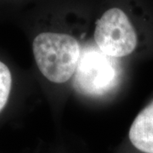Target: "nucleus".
Segmentation results:
<instances>
[{
    "label": "nucleus",
    "instance_id": "f257e3e1",
    "mask_svg": "<svg viewBox=\"0 0 153 153\" xmlns=\"http://www.w3.org/2000/svg\"><path fill=\"white\" fill-rule=\"evenodd\" d=\"M33 50L39 71L56 83L66 82L74 75L81 55L77 41L64 33L38 34L33 40Z\"/></svg>",
    "mask_w": 153,
    "mask_h": 153
},
{
    "label": "nucleus",
    "instance_id": "f03ea898",
    "mask_svg": "<svg viewBox=\"0 0 153 153\" xmlns=\"http://www.w3.org/2000/svg\"><path fill=\"white\" fill-rule=\"evenodd\" d=\"M114 58L99 48L86 47L81 52L73 84L79 93L101 96L113 89L119 79V68Z\"/></svg>",
    "mask_w": 153,
    "mask_h": 153
},
{
    "label": "nucleus",
    "instance_id": "7ed1b4c3",
    "mask_svg": "<svg viewBox=\"0 0 153 153\" xmlns=\"http://www.w3.org/2000/svg\"><path fill=\"white\" fill-rule=\"evenodd\" d=\"M94 40L105 55L119 58L135 49L137 34L125 13L118 8H111L96 22Z\"/></svg>",
    "mask_w": 153,
    "mask_h": 153
},
{
    "label": "nucleus",
    "instance_id": "20e7f679",
    "mask_svg": "<svg viewBox=\"0 0 153 153\" xmlns=\"http://www.w3.org/2000/svg\"><path fill=\"white\" fill-rule=\"evenodd\" d=\"M129 140L138 150L153 153V101L139 113L132 123Z\"/></svg>",
    "mask_w": 153,
    "mask_h": 153
},
{
    "label": "nucleus",
    "instance_id": "39448f33",
    "mask_svg": "<svg viewBox=\"0 0 153 153\" xmlns=\"http://www.w3.org/2000/svg\"><path fill=\"white\" fill-rule=\"evenodd\" d=\"M12 76L10 69L0 61V112L4 108L10 93Z\"/></svg>",
    "mask_w": 153,
    "mask_h": 153
}]
</instances>
